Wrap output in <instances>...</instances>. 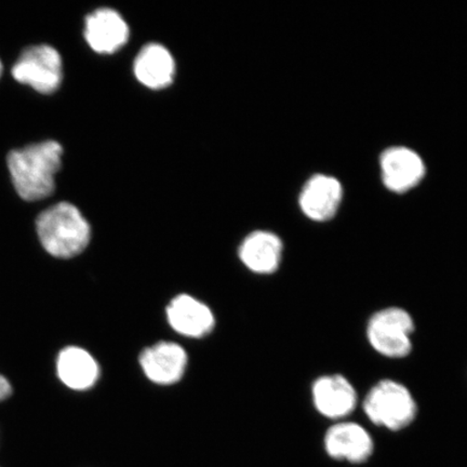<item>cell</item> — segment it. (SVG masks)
<instances>
[{
  "instance_id": "277c9868",
  "label": "cell",
  "mask_w": 467,
  "mask_h": 467,
  "mask_svg": "<svg viewBox=\"0 0 467 467\" xmlns=\"http://www.w3.org/2000/svg\"><path fill=\"white\" fill-rule=\"evenodd\" d=\"M416 324L405 308L390 306L373 314L367 324L366 336L370 347L384 358H405L410 355Z\"/></svg>"
},
{
  "instance_id": "9c48e42d",
  "label": "cell",
  "mask_w": 467,
  "mask_h": 467,
  "mask_svg": "<svg viewBox=\"0 0 467 467\" xmlns=\"http://www.w3.org/2000/svg\"><path fill=\"white\" fill-rule=\"evenodd\" d=\"M85 38L98 54H114L130 39V27L117 11L101 8L86 17Z\"/></svg>"
},
{
  "instance_id": "5b68a950",
  "label": "cell",
  "mask_w": 467,
  "mask_h": 467,
  "mask_svg": "<svg viewBox=\"0 0 467 467\" xmlns=\"http://www.w3.org/2000/svg\"><path fill=\"white\" fill-rule=\"evenodd\" d=\"M11 73L20 84L32 87L43 95H51L62 83V57L49 45L31 46L22 52Z\"/></svg>"
},
{
  "instance_id": "4fadbf2b",
  "label": "cell",
  "mask_w": 467,
  "mask_h": 467,
  "mask_svg": "<svg viewBox=\"0 0 467 467\" xmlns=\"http://www.w3.org/2000/svg\"><path fill=\"white\" fill-rule=\"evenodd\" d=\"M167 317L175 331L190 337L206 336L214 326L210 308L188 295L174 297L167 308Z\"/></svg>"
},
{
  "instance_id": "30bf717a",
  "label": "cell",
  "mask_w": 467,
  "mask_h": 467,
  "mask_svg": "<svg viewBox=\"0 0 467 467\" xmlns=\"http://www.w3.org/2000/svg\"><path fill=\"white\" fill-rule=\"evenodd\" d=\"M342 196V185L336 178L317 174L307 181L301 192L299 203L308 219L327 222L337 214Z\"/></svg>"
},
{
  "instance_id": "5bb4252c",
  "label": "cell",
  "mask_w": 467,
  "mask_h": 467,
  "mask_svg": "<svg viewBox=\"0 0 467 467\" xmlns=\"http://www.w3.org/2000/svg\"><path fill=\"white\" fill-rule=\"evenodd\" d=\"M283 250L282 239L275 234L256 231L243 242L239 248V258L250 271L267 275L278 270Z\"/></svg>"
},
{
  "instance_id": "8992f818",
  "label": "cell",
  "mask_w": 467,
  "mask_h": 467,
  "mask_svg": "<svg viewBox=\"0 0 467 467\" xmlns=\"http://www.w3.org/2000/svg\"><path fill=\"white\" fill-rule=\"evenodd\" d=\"M324 446L330 458L363 464L371 458L375 442L364 426L348 421H338L326 431Z\"/></svg>"
},
{
  "instance_id": "9a60e30c",
  "label": "cell",
  "mask_w": 467,
  "mask_h": 467,
  "mask_svg": "<svg viewBox=\"0 0 467 467\" xmlns=\"http://www.w3.org/2000/svg\"><path fill=\"white\" fill-rule=\"evenodd\" d=\"M134 75L150 89H163L172 84L175 74L174 58L165 47L150 44L139 52L133 66Z\"/></svg>"
},
{
  "instance_id": "ac0fdd59",
  "label": "cell",
  "mask_w": 467,
  "mask_h": 467,
  "mask_svg": "<svg viewBox=\"0 0 467 467\" xmlns=\"http://www.w3.org/2000/svg\"><path fill=\"white\" fill-rule=\"evenodd\" d=\"M0 467H2V466H0Z\"/></svg>"
},
{
  "instance_id": "e0dca14e",
  "label": "cell",
  "mask_w": 467,
  "mask_h": 467,
  "mask_svg": "<svg viewBox=\"0 0 467 467\" xmlns=\"http://www.w3.org/2000/svg\"><path fill=\"white\" fill-rule=\"evenodd\" d=\"M3 74V63L0 61V76Z\"/></svg>"
},
{
  "instance_id": "52a82bcc",
  "label": "cell",
  "mask_w": 467,
  "mask_h": 467,
  "mask_svg": "<svg viewBox=\"0 0 467 467\" xmlns=\"http://www.w3.org/2000/svg\"><path fill=\"white\" fill-rule=\"evenodd\" d=\"M313 404L321 416L343 421L358 407V395L354 385L342 375L321 376L312 387Z\"/></svg>"
},
{
  "instance_id": "ba28073f",
  "label": "cell",
  "mask_w": 467,
  "mask_h": 467,
  "mask_svg": "<svg viewBox=\"0 0 467 467\" xmlns=\"http://www.w3.org/2000/svg\"><path fill=\"white\" fill-rule=\"evenodd\" d=\"M383 183L389 191L404 192L421 182L425 175L424 161L416 151L395 146L381 156Z\"/></svg>"
},
{
  "instance_id": "7a4b0ae2",
  "label": "cell",
  "mask_w": 467,
  "mask_h": 467,
  "mask_svg": "<svg viewBox=\"0 0 467 467\" xmlns=\"http://www.w3.org/2000/svg\"><path fill=\"white\" fill-rule=\"evenodd\" d=\"M36 232L43 249L56 259L68 260L84 253L91 229L80 210L63 202L46 209L36 220Z\"/></svg>"
},
{
  "instance_id": "3957f363",
  "label": "cell",
  "mask_w": 467,
  "mask_h": 467,
  "mask_svg": "<svg viewBox=\"0 0 467 467\" xmlns=\"http://www.w3.org/2000/svg\"><path fill=\"white\" fill-rule=\"evenodd\" d=\"M370 421L379 428L399 431L417 418L418 405L410 390L394 379H381L371 388L363 402Z\"/></svg>"
},
{
  "instance_id": "2e32d148",
  "label": "cell",
  "mask_w": 467,
  "mask_h": 467,
  "mask_svg": "<svg viewBox=\"0 0 467 467\" xmlns=\"http://www.w3.org/2000/svg\"><path fill=\"white\" fill-rule=\"evenodd\" d=\"M14 394V387L10 379L0 372V402L10 399Z\"/></svg>"
},
{
  "instance_id": "6da1fadb",
  "label": "cell",
  "mask_w": 467,
  "mask_h": 467,
  "mask_svg": "<svg viewBox=\"0 0 467 467\" xmlns=\"http://www.w3.org/2000/svg\"><path fill=\"white\" fill-rule=\"evenodd\" d=\"M62 155V145L51 140L10 151L8 169L22 200L37 202L54 194Z\"/></svg>"
},
{
  "instance_id": "8fae6325",
  "label": "cell",
  "mask_w": 467,
  "mask_h": 467,
  "mask_svg": "<svg viewBox=\"0 0 467 467\" xmlns=\"http://www.w3.org/2000/svg\"><path fill=\"white\" fill-rule=\"evenodd\" d=\"M140 364L151 382L171 385L183 377L188 355L179 344L160 342L143 350Z\"/></svg>"
},
{
  "instance_id": "7c38bea8",
  "label": "cell",
  "mask_w": 467,
  "mask_h": 467,
  "mask_svg": "<svg viewBox=\"0 0 467 467\" xmlns=\"http://www.w3.org/2000/svg\"><path fill=\"white\" fill-rule=\"evenodd\" d=\"M56 373L64 387L72 390L90 389L95 387L100 368L98 361L87 349L69 346L58 352L56 359Z\"/></svg>"
}]
</instances>
